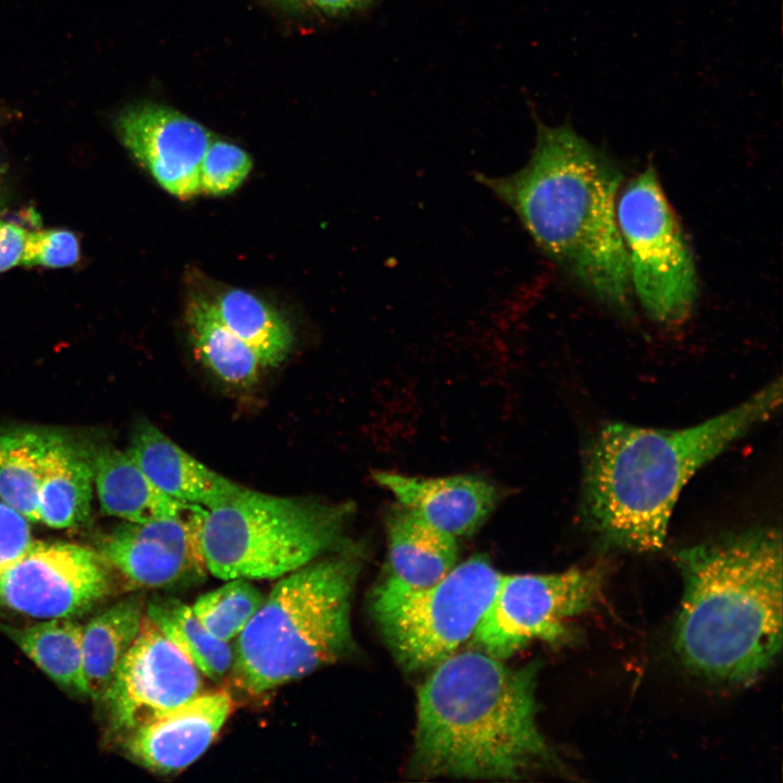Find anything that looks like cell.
I'll list each match as a JSON object with an SVG mask.
<instances>
[{
    "label": "cell",
    "mask_w": 783,
    "mask_h": 783,
    "mask_svg": "<svg viewBox=\"0 0 783 783\" xmlns=\"http://www.w3.org/2000/svg\"><path fill=\"white\" fill-rule=\"evenodd\" d=\"M538 248L609 307L630 306L631 278L616 196L621 173L570 125L537 126L531 158L505 176L476 174Z\"/></svg>",
    "instance_id": "cell-1"
},
{
    "label": "cell",
    "mask_w": 783,
    "mask_h": 783,
    "mask_svg": "<svg viewBox=\"0 0 783 783\" xmlns=\"http://www.w3.org/2000/svg\"><path fill=\"white\" fill-rule=\"evenodd\" d=\"M538 664L455 652L418 691L413 767L425 776L517 780L558 766L536 716Z\"/></svg>",
    "instance_id": "cell-2"
},
{
    "label": "cell",
    "mask_w": 783,
    "mask_h": 783,
    "mask_svg": "<svg viewBox=\"0 0 783 783\" xmlns=\"http://www.w3.org/2000/svg\"><path fill=\"white\" fill-rule=\"evenodd\" d=\"M684 591L672 642L682 663L711 682L747 684L782 647V538L761 527L676 554Z\"/></svg>",
    "instance_id": "cell-3"
},
{
    "label": "cell",
    "mask_w": 783,
    "mask_h": 783,
    "mask_svg": "<svg viewBox=\"0 0 783 783\" xmlns=\"http://www.w3.org/2000/svg\"><path fill=\"white\" fill-rule=\"evenodd\" d=\"M782 401L779 378L737 407L683 430L610 423L595 437L583 473L582 513L607 546L662 548L676 499L704 464Z\"/></svg>",
    "instance_id": "cell-4"
},
{
    "label": "cell",
    "mask_w": 783,
    "mask_h": 783,
    "mask_svg": "<svg viewBox=\"0 0 783 783\" xmlns=\"http://www.w3.org/2000/svg\"><path fill=\"white\" fill-rule=\"evenodd\" d=\"M358 569L355 558L336 556L279 577L237 637L233 683L249 694H262L347 652Z\"/></svg>",
    "instance_id": "cell-5"
},
{
    "label": "cell",
    "mask_w": 783,
    "mask_h": 783,
    "mask_svg": "<svg viewBox=\"0 0 783 783\" xmlns=\"http://www.w3.org/2000/svg\"><path fill=\"white\" fill-rule=\"evenodd\" d=\"M352 513L350 502L279 497L245 487L206 511L199 533L204 569L225 581L279 579L339 548Z\"/></svg>",
    "instance_id": "cell-6"
},
{
    "label": "cell",
    "mask_w": 783,
    "mask_h": 783,
    "mask_svg": "<svg viewBox=\"0 0 783 783\" xmlns=\"http://www.w3.org/2000/svg\"><path fill=\"white\" fill-rule=\"evenodd\" d=\"M501 574L487 557L476 555L427 588L375 592V618L397 661L408 671H419L457 652L473 637Z\"/></svg>",
    "instance_id": "cell-7"
},
{
    "label": "cell",
    "mask_w": 783,
    "mask_h": 783,
    "mask_svg": "<svg viewBox=\"0 0 783 783\" xmlns=\"http://www.w3.org/2000/svg\"><path fill=\"white\" fill-rule=\"evenodd\" d=\"M617 220L631 285L646 313L662 323L685 319L697 295L694 260L651 166L624 188Z\"/></svg>",
    "instance_id": "cell-8"
},
{
    "label": "cell",
    "mask_w": 783,
    "mask_h": 783,
    "mask_svg": "<svg viewBox=\"0 0 783 783\" xmlns=\"http://www.w3.org/2000/svg\"><path fill=\"white\" fill-rule=\"evenodd\" d=\"M604 579L600 566L551 574H501L473 641L478 649L502 660L534 641H566L572 619L598 599Z\"/></svg>",
    "instance_id": "cell-9"
},
{
    "label": "cell",
    "mask_w": 783,
    "mask_h": 783,
    "mask_svg": "<svg viewBox=\"0 0 783 783\" xmlns=\"http://www.w3.org/2000/svg\"><path fill=\"white\" fill-rule=\"evenodd\" d=\"M112 569L98 550L34 540L0 572V608L40 619L80 616L110 595Z\"/></svg>",
    "instance_id": "cell-10"
},
{
    "label": "cell",
    "mask_w": 783,
    "mask_h": 783,
    "mask_svg": "<svg viewBox=\"0 0 783 783\" xmlns=\"http://www.w3.org/2000/svg\"><path fill=\"white\" fill-rule=\"evenodd\" d=\"M203 675L145 616L102 700L124 735L203 692Z\"/></svg>",
    "instance_id": "cell-11"
},
{
    "label": "cell",
    "mask_w": 783,
    "mask_h": 783,
    "mask_svg": "<svg viewBox=\"0 0 783 783\" xmlns=\"http://www.w3.org/2000/svg\"><path fill=\"white\" fill-rule=\"evenodd\" d=\"M206 511L188 505L173 518L126 522L101 539L98 551L133 588L185 583L206 571L199 549Z\"/></svg>",
    "instance_id": "cell-12"
},
{
    "label": "cell",
    "mask_w": 783,
    "mask_h": 783,
    "mask_svg": "<svg viewBox=\"0 0 783 783\" xmlns=\"http://www.w3.org/2000/svg\"><path fill=\"white\" fill-rule=\"evenodd\" d=\"M115 124L125 148L164 190L181 199L200 192V164L212 139L204 126L149 101L122 109Z\"/></svg>",
    "instance_id": "cell-13"
},
{
    "label": "cell",
    "mask_w": 783,
    "mask_h": 783,
    "mask_svg": "<svg viewBox=\"0 0 783 783\" xmlns=\"http://www.w3.org/2000/svg\"><path fill=\"white\" fill-rule=\"evenodd\" d=\"M233 710L228 692L198 696L125 734L128 756L152 772L176 773L212 744Z\"/></svg>",
    "instance_id": "cell-14"
},
{
    "label": "cell",
    "mask_w": 783,
    "mask_h": 783,
    "mask_svg": "<svg viewBox=\"0 0 783 783\" xmlns=\"http://www.w3.org/2000/svg\"><path fill=\"white\" fill-rule=\"evenodd\" d=\"M374 481L424 522L456 538L472 535L498 501L497 487L471 474L421 477L376 471Z\"/></svg>",
    "instance_id": "cell-15"
},
{
    "label": "cell",
    "mask_w": 783,
    "mask_h": 783,
    "mask_svg": "<svg viewBox=\"0 0 783 783\" xmlns=\"http://www.w3.org/2000/svg\"><path fill=\"white\" fill-rule=\"evenodd\" d=\"M126 451L159 490L184 504L212 509L245 488L207 468L145 419L134 426Z\"/></svg>",
    "instance_id": "cell-16"
},
{
    "label": "cell",
    "mask_w": 783,
    "mask_h": 783,
    "mask_svg": "<svg viewBox=\"0 0 783 783\" xmlns=\"http://www.w3.org/2000/svg\"><path fill=\"white\" fill-rule=\"evenodd\" d=\"M388 576L376 592L401 594L439 582L458 560L457 538L397 504L385 514Z\"/></svg>",
    "instance_id": "cell-17"
},
{
    "label": "cell",
    "mask_w": 783,
    "mask_h": 783,
    "mask_svg": "<svg viewBox=\"0 0 783 783\" xmlns=\"http://www.w3.org/2000/svg\"><path fill=\"white\" fill-rule=\"evenodd\" d=\"M91 461L94 484L105 514L145 523L176 517L189 505L159 490L127 451L102 446Z\"/></svg>",
    "instance_id": "cell-18"
},
{
    "label": "cell",
    "mask_w": 783,
    "mask_h": 783,
    "mask_svg": "<svg viewBox=\"0 0 783 783\" xmlns=\"http://www.w3.org/2000/svg\"><path fill=\"white\" fill-rule=\"evenodd\" d=\"M92 461L59 437L50 447L37 496L38 522L50 527L76 526L90 514Z\"/></svg>",
    "instance_id": "cell-19"
},
{
    "label": "cell",
    "mask_w": 783,
    "mask_h": 783,
    "mask_svg": "<svg viewBox=\"0 0 783 783\" xmlns=\"http://www.w3.org/2000/svg\"><path fill=\"white\" fill-rule=\"evenodd\" d=\"M145 617L138 598L119 601L92 617L82 630L84 674L88 696L103 698Z\"/></svg>",
    "instance_id": "cell-20"
},
{
    "label": "cell",
    "mask_w": 783,
    "mask_h": 783,
    "mask_svg": "<svg viewBox=\"0 0 783 783\" xmlns=\"http://www.w3.org/2000/svg\"><path fill=\"white\" fill-rule=\"evenodd\" d=\"M82 630L83 625L72 618L46 619L24 626L0 623V631L59 686L88 696Z\"/></svg>",
    "instance_id": "cell-21"
},
{
    "label": "cell",
    "mask_w": 783,
    "mask_h": 783,
    "mask_svg": "<svg viewBox=\"0 0 783 783\" xmlns=\"http://www.w3.org/2000/svg\"><path fill=\"white\" fill-rule=\"evenodd\" d=\"M186 324L198 357L220 380L238 387L250 386L258 380L262 369L258 357L225 325L209 296L191 295Z\"/></svg>",
    "instance_id": "cell-22"
},
{
    "label": "cell",
    "mask_w": 783,
    "mask_h": 783,
    "mask_svg": "<svg viewBox=\"0 0 783 783\" xmlns=\"http://www.w3.org/2000/svg\"><path fill=\"white\" fill-rule=\"evenodd\" d=\"M225 325L256 353L262 368L277 366L290 352L294 334L288 321L258 296L227 288L209 296Z\"/></svg>",
    "instance_id": "cell-23"
},
{
    "label": "cell",
    "mask_w": 783,
    "mask_h": 783,
    "mask_svg": "<svg viewBox=\"0 0 783 783\" xmlns=\"http://www.w3.org/2000/svg\"><path fill=\"white\" fill-rule=\"evenodd\" d=\"M60 436L36 430L0 432V500L38 522L37 496L50 447Z\"/></svg>",
    "instance_id": "cell-24"
},
{
    "label": "cell",
    "mask_w": 783,
    "mask_h": 783,
    "mask_svg": "<svg viewBox=\"0 0 783 783\" xmlns=\"http://www.w3.org/2000/svg\"><path fill=\"white\" fill-rule=\"evenodd\" d=\"M145 616L203 676L220 682L231 673L234 648L210 634L190 606L178 599L156 598L148 602Z\"/></svg>",
    "instance_id": "cell-25"
},
{
    "label": "cell",
    "mask_w": 783,
    "mask_h": 783,
    "mask_svg": "<svg viewBox=\"0 0 783 783\" xmlns=\"http://www.w3.org/2000/svg\"><path fill=\"white\" fill-rule=\"evenodd\" d=\"M194 602L192 612L215 638H237L260 608L265 595L249 580L232 579Z\"/></svg>",
    "instance_id": "cell-26"
},
{
    "label": "cell",
    "mask_w": 783,
    "mask_h": 783,
    "mask_svg": "<svg viewBox=\"0 0 783 783\" xmlns=\"http://www.w3.org/2000/svg\"><path fill=\"white\" fill-rule=\"evenodd\" d=\"M252 166L249 154L228 141L211 139L199 171V191L221 196L234 191Z\"/></svg>",
    "instance_id": "cell-27"
},
{
    "label": "cell",
    "mask_w": 783,
    "mask_h": 783,
    "mask_svg": "<svg viewBox=\"0 0 783 783\" xmlns=\"http://www.w3.org/2000/svg\"><path fill=\"white\" fill-rule=\"evenodd\" d=\"M79 259V244L76 236L65 229L27 232L18 265L66 268Z\"/></svg>",
    "instance_id": "cell-28"
},
{
    "label": "cell",
    "mask_w": 783,
    "mask_h": 783,
    "mask_svg": "<svg viewBox=\"0 0 783 783\" xmlns=\"http://www.w3.org/2000/svg\"><path fill=\"white\" fill-rule=\"evenodd\" d=\"M33 542L29 520L0 500V572L14 563Z\"/></svg>",
    "instance_id": "cell-29"
},
{
    "label": "cell",
    "mask_w": 783,
    "mask_h": 783,
    "mask_svg": "<svg viewBox=\"0 0 783 783\" xmlns=\"http://www.w3.org/2000/svg\"><path fill=\"white\" fill-rule=\"evenodd\" d=\"M27 231L0 220V272L20 264Z\"/></svg>",
    "instance_id": "cell-30"
},
{
    "label": "cell",
    "mask_w": 783,
    "mask_h": 783,
    "mask_svg": "<svg viewBox=\"0 0 783 783\" xmlns=\"http://www.w3.org/2000/svg\"><path fill=\"white\" fill-rule=\"evenodd\" d=\"M313 5L328 12H336L356 5L360 0H308Z\"/></svg>",
    "instance_id": "cell-31"
},
{
    "label": "cell",
    "mask_w": 783,
    "mask_h": 783,
    "mask_svg": "<svg viewBox=\"0 0 783 783\" xmlns=\"http://www.w3.org/2000/svg\"><path fill=\"white\" fill-rule=\"evenodd\" d=\"M4 203H5V191H4L3 171L0 166V210L3 209Z\"/></svg>",
    "instance_id": "cell-32"
}]
</instances>
